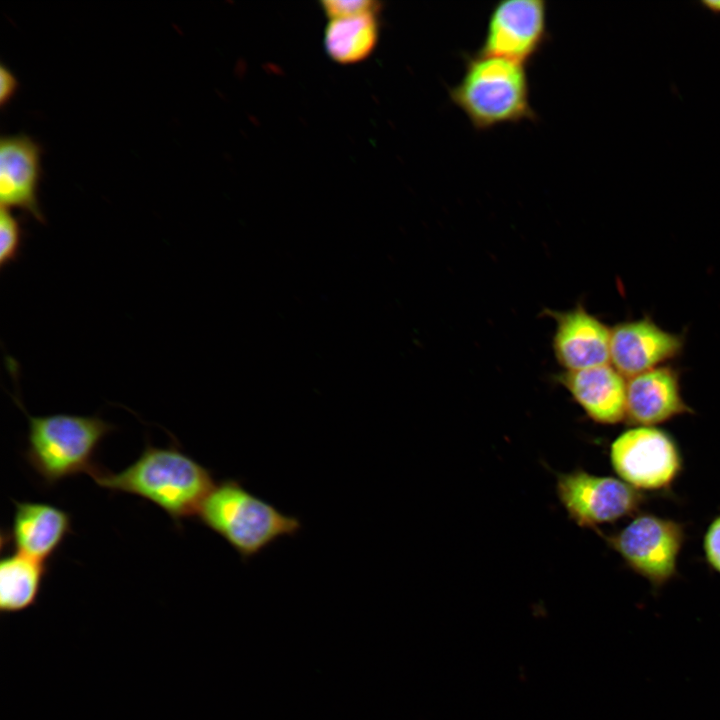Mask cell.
Segmentation results:
<instances>
[{
    "mask_svg": "<svg viewBox=\"0 0 720 720\" xmlns=\"http://www.w3.org/2000/svg\"><path fill=\"white\" fill-rule=\"evenodd\" d=\"M47 563L14 552L2 557L0 563V611L14 614L25 611L37 602Z\"/></svg>",
    "mask_w": 720,
    "mask_h": 720,
    "instance_id": "2e32d148",
    "label": "cell"
},
{
    "mask_svg": "<svg viewBox=\"0 0 720 720\" xmlns=\"http://www.w3.org/2000/svg\"><path fill=\"white\" fill-rule=\"evenodd\" d=\"M378 13H364L329 19L324 31L328 56L339 64L366 59L379 39Z\"/></svg>",
    "mask_w": 720,
    "mask_h": 720,
    "instance_id": "9a60e30c",
    "label": "cell"
},
{
    "mask_svg": "<svg viewBox=\"0 0 720 720\" xmlns=\"http://www.w3.org/2000/svg\"><path fill=\"white\" fill-rule=\"evenodd\" d=\"M28 419L25 459L42 482L52 487L81 473L91 474L100 466L96 453L115 427L99 416L53 414Z\"/></svg>",
    "mask_w": 720,
    "mask_h": 720,
    "instance_id": "277c9868",
    "label": "cell"
},
{
    "mask_svg": "<svg viewBox=\"0 0 720 720\" xmlns=\"http://www.w3.org/2000/svg\"><path fill=\"white\" fill-rule=\"evenodd\" d=\"M556 321L553 351L565 371H577L610 362L611 329L582 306L553 312Z\"/></svg>",
    "mask_w": 720,
    "mask_h": 720,
    "instance_id": "7c38bea8",
    "label": "cell"
},
{
    "mask_svg": "<svg viewBox=\"0 0 720 720\" xmlns=\"http://www.w3.org/2000/svg\"><path fill=\"white\" fill-rule=\"evenodd\" d=\"M694 413L682 397L679 371L663 365L627 378L626 417L631 426H658Z\"/></svg>",
    "mask_w": 720,
    "mask_h": 720,
    "instance_id": "8fae6325",
    "label": "cell"
},
{
    "mask_svg": "<svg viewBox=\"0 0 720 720\" xmlns=\"http://www.w3.org/2000/svg\"><path fill=\"white\" fill-rule=\"evenodd\" d=\"M633 572L659 590L677 574L685 541V526L673 519L638 513L623 528L609 534L598 531Z\"/></svg>",
    "mask_w": 720,
    "mask_h": 720,
    "instance_id": "5b68a950",
    "label": "cell"
},
{
    "mask_svg": "<svg viewBox=\"0 0 720 720\" xmlns=\"http://www.w3.org/2000/svg\"><path fill=\"white\" fill-rule=\"evenodd\" d=\"M10 540L15 551L46 563L71 533V516L41 502L14 501Z\"/></svg>",
    "mask_w": 720,
    "mask_h": 720,
    "instance_id": "5bb4252c",
    "label": "cell"
},
{
    "mask_svg": "<svg viewBox=\"0 0 720 720\" xmlns=\"http://www.w3.org/2000/svg\"><path fill=\"white\" fill-rule=\"evenodd\" d=\"M556 494L570 520L596 531L601 525L637 515L647 500L644 492L620 478L582 469L557 474Z\"/></svg>",
    "mask_w": 720,
    "mask_h": 720,
    "instance_id": "52a82bcc",
    "label": "cell"
},
{
    "mask_svg": "<svg viewBox=\"0 0 720 720\" xmlns=\"http://www.w3.org/2000/svg\"><path fill=\"white\" fill-rule=\"evenodd\" d=\"M23 228L20 220L10 209L1 207L0 212V267L15 262L23 243Z\"/></svg>",
    "mask_w": 720,
    "mask_h": 720,
    "instance_id": "e0dca14e",
    "label": "cell"
},
{
    "mask_svg": "<svg viewBox=\"0 0 720 720\" xmlns=\"http://www.w3.org/2000/svg\"><path fill=\"white\" fill-rule=\"evenodd\" d=\"M547 3L543 0H505L492 8L477 54L529 62L547 39Z\"/></svg>",
    "mask_w": 720,
    "mask_h": 720,
    "instance_id": "ba28073f",
    "label": "cell"
},
{
    "mask_svg": "<svg viewBox=\"0 0 720 720\" xmlns=\"http://www.w3.org/2000/svg\"><path fill=\"white\" fill-rule=\"evenodd\" d=\"M558 379L594 422L615 425L625 421L627 378L611 364L565 371Z\"/></svg>",
    "mask_w": 720,
    "mask_h": 720,
    "instance_id": "4fadbf2b",
    "label": "cell"
},
{
    "mask_svg": "<svg viewBox=\"0 0 720 720\" xmlns=\"http://www.w3.org/2000/svg\"><path fill=\"white\" fill-rule=\"evenodd\" d=\"M41 153L40 145L24 134L3 136L0 140L1 207L18 208L44 223L38 200Z\"/></svg>",
    "mask_w": 720,
    "mask_h": 720,
    "instance_id": "30bf717a",
    "label": "cell"
},
{
    "mask_svg": "<svg viewBox=\"0 0 720 720\" xmlns=\"http://www.w3.org/2000/svg\"><path fill=\"white\" fill-rule=\"evenodd\" d=\"M91 477L104 489L152 502L178 527L184 519L197 515L215 485L212 472L176 445L147 444L127 468L111 472L99 466Z\"/></svg>",
    "mask_w": 720,
    "mask_h": 720,
    "instance_id": "6da1fadb",
    "label": "cell"
},
{
    "mask_svg": "<svg viewBox=\"0 0 720 720\" xmlns=\"http://www.w3.org/2000/svg\"><path fill=\"white\" fill-rule=\"evenodd\" d=\"M321 7L329 19L364 13H378L381 3L372 0H325Z\"/></svg>",
    "mask_w": 720,
    "mask_h": 720,
    "instance_id": "ac0fdd59",
    "label": "cell"
},
{
    "mask_svg": "<svg viewBox=\"0 0 720 720\" xmlns=\"http://www.w3.org/2000/svg\"><path fill=\"white\" fill-rule=\"evenodd\" d=\"M684 337L658 326L650 317L611 328L610 363L626 378L663 366L678 357Z\"/></svg>",
    "mask_w": 720,
    "mask_h": 720,
    "instance_id": "9c48e42d",
    "label": "cell"
},
{
    "mask_svg": "<svg viewBox=\"0 0 720 720\" xmlns=\"http://www.w3.org/2000/svg\"><path fill=\"white\" fill-rule=\"evenodd\" d=\"M201 523L249 561L282 538L302 529L296 516L286 514L245 488L236 479L216 483L197 515Z\"/></svg>",
    "mask_w": 720,
    "mask_h": 720,
    "instance_id": "7a4b0ae2",
    "label": "cell"
},
{
    "mask_svg": "<svg viewBox=\"0 0 720 720\" xmlns=\"http://www.w3.org/2000/svg\"><path fill=\"white\" fill-rule=\"evenodd\" d=\"M18 81L12 71L4 64L0 67V105L5 106L15 95Z\"/></svg>",
    "mask_w": 720,
    "mask_h": 720,
    "instance_id": "ffe728a7",
    "label": "cell"
},
{
    "mask_svg": "<svg viewBox=\"0 0 720 720\" xmlns=\"http://www.w3.org/2000/svg\"><path fill=\"white\" fill-rule=\"evenodd\" d=\"M609 458L619 478L644 492L669 490L683 469L675 439L657 426H632L611 443Z\"/></svg>",
    "mask_w": 720,
    "mask_h": 720,
    "instance_id": "8992f818",
    "label": "cell"
},
{
    "mask_svg": "<svg viewBox=\"0 0 720 720\" xmlns=\"http://www.w3.org/2000/svg\"><path fill=\"white\" fill-rule=\"evenodd\" d=\"M451 101L477 130L535 119L525 65L504 58L467 56Z\"/></svg>",
    "mask_w": 720,
    "mask_h": 720,
    "instance_id": "3957f363",
    "label": "cell"
},
{
    "mask_svg": "<svg viewBox=\"0 0 720 720\" xmlns=\"http://www.w3.org/2000/svg\"><path fill=\"white\" fill-rule=\"evenodd\" d=\"M700 4L713 13H720V0H702Z\"/></svg>",
    "mask_w": 720,
    "mask_h": 720,
    "instance_id": "44dd1931",
    "label": "cell"
},
{
    "mask_svg": "<svg viewBox=\"0 0 720 720\" xmlns=\"http://www.w3.org/2000/svg\"><path fill=\"white\" fill-rule=\"evenodd\" d=\"M703 550L709 566L720 574V515L715 517L706 529Z\"/></svg>",
    "mask_w": 720,
    "mask_h": 720,
    "instance_id": "d6986e66",
    "label": "cell"
}]
</instances>
